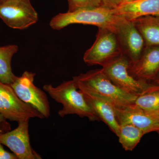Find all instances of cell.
<instances>
[{
    "label": "cell",
    "mask_w": 159,
    "mask_h": 159,
    "mask_svg": "<svg viewBox=\"0 0 159 159\" xmlns=\"http://www.w3.org/2000/svg\"><path fill=\"white\" fill-rule=\"evenodd\" d=\"M157 111V113L158 115L159 116V109L158 110H157V111Z\"/></svg>",
    "instance_id": "cell-26"
},
{
    "label": "cell",
    "mask_w": 159,
    "mask_h": 159,
    "mask_svg": "<svg viewBox=\"0 0 159 159\" xmlns=\"http://www.w3.org/2000/svg\"><path fill=\"white\" fill-rule=\"evenodd\" d=\"M119 124H130L145 134L159 133V116L156 111L145 110L134 104L117 106L112 104Z\"/></svg>",
    "instance_id": "cell-9"
},
{
    "label": "cell",
    "mask_w": 159,
    "mask_h": 159,
    "mask_svg": "<svg viewBox=\"0 0 159 159\" xmlns=\"http://www.w3.org/2000/svg\"><path fill=\"white\" fill-rule=\"evenodd\" d=\"M155 82L156 83V84H159V73L158 75H157L156 78L154 80Z\"/></svg>",
    "instance_id": "cell-23"
},
{
    "label": "cell",
    "mask_w": 159,
    "mask_h": 159,
    "mask_svg": "<svg viewBox=\"0 0 159 159\" xmlns=\"http://www.w3.org/2000/svg\"><path fill=\"white\" fill-rule=\"evenodd\" d=\"M130 60L124 54L102 67V70L113 82L122 90L138 96L147 93L155 84L137 78L129 70Z\"/></svg>",
    "instance_id": "cell-4"
},
{
    "label": "cell",
    "mask_w": 159,
    "mask_h": 159,
    "mask_svg": "<svg viewBox=\"0 0 159 159\" xmlns=\"http://www.w3.org/2000/svg\"><path fill=\"white\" fill-rule=\"evenodd\" d=\"M113 10L116 15L129 21L148 16H159V0H134L120 4Z\"/></svg>",
    "instance_id": "cell-14"
},
{
    "label": "cell",
    "mask_w": 159,
    "mask_h": 159,
    "mask_svg": "<svg viewBox=\"0 0 159 159\" xmlns=\"http://www.w3.org/2000/svg\"><path fill=\"white\" fill-rule=\"evenodd\" d=\"M18 49L14 44L0 47V80L4 83L11 84L16 77L12 73L11 61Z\"/></svg>",
    "instance_id": "cell-16"
},
{
    "label": "cell",
    "mask_w": 159,
    "mask_h": 159,
    "mask_svg": "<svg viewBox=\"0 0 159 159\" xmlns=\"http://www.w3.org/2000/svg\"><path fill=\"white\" fill-rule=\"evenodd\" d=\"M29 121L19 122L16 128L0 134V142L8 147L18 159H41L42 157L30 145Z\"/></svg>",
    "instance_id": "cell-11"
},
{
    "label": "cell",
    "mask_w": 159,
    "mask_h": 159,
    "mask_svg": "<svg viewBox=\"0 0 159 159\" xmlns=\"http://www.w3.org/2000/svg\"><path fill=\"white\" fill-rule=\"evenodd\" d=\"M134 104L145 110L156 111L159 109V84H155L150 90L138 96Z\"/></svg>",
    "instance_id": "cell-18"
},
{
    "label": "cell",
    "mask_w": 159,
    "mask_h": 159,
    "mask_svg": "<svg viewBox=\"0 0 159 159\" xmlns=\"http://www.w3.org/2000/svg\"><path fill=\"white\" fill-rule=\"evenodd\" d=\"M147 46H159V16H148L132 21Z\"/></svg>",
    "instance_id": "cell-15"
},
{
    "label": "cell",
    "mask_w": 159,
    "mask_h": 159,
    "mask_svg": "<svg viewBox=\"0 0 159 159\" xmlns=\"http://www.w3.org/2000/svg\"><path fill=\"white\" fill-rule=\"evenodd\" d=\"M119 142L125 151H132L145 134L141 129L130 124L120 125Z\"/></svg>",
    "instance_id": "cell-17"
},
{
    "label": "cell",
    "mask_w": 159,
    "mask_h": 159,
    "mask_svg": "<svg viewBox=\"0 0 159 159\" xmlns=\"http://www.w3.org/2000/svg\"><path fill=\"white\" fill-rule=\"evenodd\" d=\"M120 0H102L103 6L110 9L116 8L119 5Z\"/></svg>",
    "instance_id": "cell-21"
},
{
    "label": "cell",
    "mask_w": 159,
    "mask_h": 159,
    "mask_svg": "<svg viewBox=\"0 0 159 159\" xmlns=\"http://www.w3.org/2000/svg\"><path fill=\"white\" fill-rule=\"evenodd\" d=\"M98 29L96 39L86 51L83 60L88 65L102 67L123 54L116 32L106 28Z\"/></svg>",
    "instance_id": "cell-5"
},
{
    "label": "cell",
    "mask_w": 159,
    "mask_h": 159,
    "mask_svg": "<svg viewBox=\"0 0 159 159\" xmlns=\"http://www.w3.org/2000/svg\"><path fill=\"white\" fill-rule=\"evenodd\" d=\"M134 1V0H120V2H119V5H120V4H122V3L127 2H131V1ZM119 5H118V6H119Z\"/></svg>",
    "instance_id": "cell-22"
},
{
    "label": "cell",
    "mask_w": 159,
    "mask_h": 159,
    "mask_svg": "<svg viewBox=\"0 0 159 159\" xmlns=\"http://www.w3.org/2000/svg\"><path fill=\"white\" fill-rule=\"evenodd\" d=\"M140 57L129 64L131 74L139 79L154 80L159 73V46H148Z\"/></svg>",
    "instance_id": "cell-13"
},
{
    "label": "cell",
    "mask_w": 159,
    "mask_h": 159,
    "mask_svg": "<svg viewBox=\"0 0 159 159\" xmlns=\"http://www.w3.org/2000/svg\"><path fill=\"white\" fill-rule=\"evenodd\" d=\"M0 159H18V158L14 153L5 150L2 144L0 142Z\"/></svg>",
    "instance_id": "cell-20"
},
{
    "label": "cell",
    "mask_w": 159,
    "mask_h": 159,
    "mask_svg": "<svg viewBox=\"0 0 159 159\" xmlns=\"http://www.w3.org/2000/svg\"><path fill=\"white\" fill-rule=\"evenodd\" d=\"M158 134H159V133H158Z\"/></svg>",
    "instance_id": "cell-27"
},
{
    "label": "cell",
    "mask_w": 159,
    "mask_h": 159,
    "mask_svg": "<svg viewBox=\"0 0 159 159\" xmlns=\"http://www.w3.org/2000/svg\"><path fill=\"white\" fill-rule=\"evenodd\" d=\"M0 114L6 119L19 122L31 118L44 119L39 111L19 98L10 84L0 80Z\"/></svg>",
    "instance_id": "cell-6"
},
{
    "label": "cell",
    "mask_w": 159,
    "mask_h": 159,
    "mask_svg": "<svg viewBox=\"0 0 159 159\" xmlns=\"http://www.w3.org/2000/svg\"><path fill=\"white\" fill-rule=\"evenodd\" d=\"M35 73L26 71L16 77L10 85L19 98L42 114L45 118L51 115L50 102L46 93L34 85Z\"/></svg>",
    "instance_id": "cell-7"
},
{
    "label": "cell",
    "mask_w": 159,
    "mask_h": 159,
    "mask_svg": "<svg viewBox=\"0 0 159 159\" xmlns=\"http://www.w3.org/2000/svg\"><path fill=\"white\" fill-rule=\"evenodd\" d=\"M77 86L95 92L117 106L134 104L137 96L132 95L115 84L102 69L89 71L73 77Z\"/></svg>",
    "instance_id": "cell-3"
},
{
    "label": "cell",
    "mask_w": 159,
    "mask_h": 159,
    "mask_svg": "<svg viewBox=\"0 0 159 159\" xmlns=\"http://www.w3.org/2000/svg\"><path fill=\"white\" fill-rule=\"evenodd\" d=\"M6 1V0H0V4H1V3H3V2H4Z\"/></svg>",
    "instance_id": "cell-25"
},
{
    "label": "cell",
    "mask_w": 159,
    "mask_h": 159,
    "mask_svg": "<svg viewBox=\"0 0 159 159\" xmlns=\"http://www.w3.org/2000/svg\"><path fill=\"white\" fill-rule=\"evenodd\" d=\"M77 87L82 92L87 102L99 120L104 122L111 131L118 137L120 125L112 102L95 92L82 87Z\"/></svg>",
    "instance_id": "cell-12"
},
{
    "label": "cell",
    "mask_w": 159,
    "mask_h": 159,
    "mask_svg": "<svg viewBox=\"0 0 159 159\" xmlns=\"http://www.w3.org/2000/svg\"><path fill=\"white\" fill-rule=\"evenodd\" d=\"M69 9L68 11L77 9L103 6L102 0H67Z\"/></svg>",
    "instance_id": "cell-19"
},
{
    "label": "cell",
    "mask_w": 159,
    "mask_h": 159,
    "mask_svg": "<svg viewBox=\"0 0 159 159\" xmlns=\"http://www.w3.org/2000/svg\"><path fill=\"white\" fill-rule=\"evenodd\" d=\"M5 119H6L4 118V117L3 116H2L1 114H0V123H2V122H4Z\"/></svg>",
    "instance_id": "cell-24"
},
{
    "label": "cell",
    "mask_w": 159,
    "mask_h": 159,
    "mask_svg": "<svg viewBox=\"0 0 159 159\" xmlns=\"http://www.w3.org/2000/svg\"><path fill=\"white\" fill-rule=\"evenodd\" d=\"M43 89L52 99L62 104V108L58 111L60 116L77 115L86 117L93 122L99 121L73 80L64 81L56 87L45 84Z\"/></svg>",
    "instance_id": "cell-2"
},
{
    "label": "cell",
    "mask_w": 159,
    "mask_h": 159,
    "mask_svg": "<svg viewBox=\"0 0 159 159\" xmlns=\"http://www.w3.org/2000/svg\"><path fill=\"white\" fill-rule=\"evenodd\" d=\"M121 18L114 14L113 9L100 6L59 13L51 19L49 25L54 30H61L73 24H82L106 28L116 32Z\"/></svg>",
    "instance_id": "cell-1"
},
{
    "label": "cell",
    "mask_w": 159,
    "mask_h": 159,
    "mask_svg": "<svg viewBox=\"0 0 159 159\" xmlns=\"http://www.w3.org/2000/svg\"><path fill=\"white\" fill-rule=\"evenodd\" d=\"M122 54L130 61L137 60L145 49L144 38L133 22L121 17L116 31Z\"/></svg>",
    "instance_id": "cell-10"
},
{
    "label": "cell",
    "mask_w": 159,
    "mask_h": 159,
    "mask_svg": "<svg viewBox=\"0 0 159 159\" xmlns=\"http://www.w3.org/2000/svg\"><path fill=\"white\" fill-rule=\"evenodd\" d=\"M0 18L9 28L19 30L29 28L39 19L30 0H6L1 3Z\"/></svg>",
    "instance_id": "cell-8"
}]
</instances>
